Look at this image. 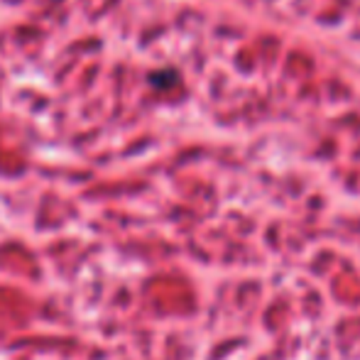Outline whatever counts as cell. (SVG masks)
Here are the masks:
<instances>
[{"label": "cell", "mask_w": 360, "mask_h": 360, "mask_svg": "<svg viewBox=\"0 0 360 360\" xmlns=\"http://www.w3.org/2000/svg\"><path fill=\"white\" fill-rule=\"evenodd\" d=\"M176 72H172V69H165V72H155L150 74V84L155 86V89H172V86L176 84Z\"/></svg>", "instance_id": "obj_1"}]
</instances>
